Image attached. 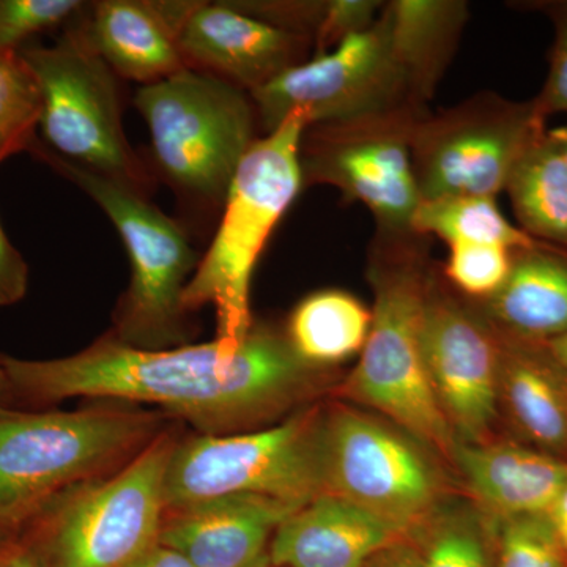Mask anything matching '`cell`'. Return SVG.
I'll return each instance as SVG.
<instances>
[{
    "instance_id": "23",
    "label": "cell",
    "mask_w": 567,
    "mask_h": 567,
    "mask_svg": "<svg viewBox=\"0 0 567 567\" xmlns=\"http://www.w3.org/2000/svg\"><path fill=\"white\" fill-rule=\"evenodd\" d=\"M505 192L528 237L567 249V166L551 130L522 156Z\"/></svg>"
},
{
    "instance_id": "15",
    "label": "cell",
    "mask_w": 567,
    "mask_h": 567,
    "mask_svg": "<svg viewBox=\"0 0 567 567\" xmlns=\"http://www.w3.org/2000/svg\"><path fill=\"white\" fill-rule=\"evenodd\" d=\"M188 69L251 93L305 62L308 37L276 28L233 2H186L177 29Z\"/></svg>"
},
{
    "instance_id": "13",
    "label": "cell",
    "mask_w": 567,
    "mask_h": 567,
    "mask_svg": "<svg viewBox=\"0 0 567 567\" xmlns=\"http://www.w3.org/2000/svg\"><path fill=\"white\" fill-rule=\"evenodd\" d=\"M423 107L339 125L309 126L301 142L305 183L330 185L363 204L382 234L412 233L420 207L412 137Z\"/></svg>"
},
{
    "instance_id": "33",
    "label": "cell",
    "mask_w": 567,
    "mask_h": 567,
    "mask_svg": "<svg viewBox=\"0 0 567 567\" xmlns=\"http://www.w3.org/2000/svg\"><path fill=\"white\" fill-rule=\"evenodd\" d=\"M29 267L0 224V306L20 303L28 293Z\"/></svg>"
},
{
    "instance_id": "1",
    "label": "cell",
    "mask_w": 567,
    "mask_h": 567,
    "mask_svg": "<svg viewBox=\"0 0 567 567\" xmlns=\"http://www.w3.org/2000/svg\"><path fill=\"white\" fill-rule=\"evenodd\" d=\"M11 398L52 404L71 398L118 399L163 406L200 435L245 432L315 393L322 369L305 364L286 334L254 323L240 342L141 350L111 334L71 357H0Z\"/></svg>"
},
{
    "instance_id": "12",
    "label": "cell",
    "mask_w": 567,
    "mask_h": 567,
    "mask_svg": "<svg viewBox=\"0 0 567 567\" xmlns=\"http://www.w3.org/2000/svg\"><path fill=\"white\" fill-rule=\"evenodd\" d=\"M249 96L265 133L290 114H301L309 126H319L424 107L413 100L394 61L382 11L371 28L284 71Z\"/></svg>"
},
{
    "instance_id": "18",
    "label": "cell",
    "mask_w": 567,
    "mask_h": 567,
    "mask_svg": "<svg viewBox=\"0 0 567 567\" xmlns=\"http://www.w3.org/2000/svg\"><path fill=\"white\" fill-rule=\"evenodd\" d=\"M451 462L496 520L548 516L567 487L566 461L509 443L457 442Z\"/></svg>"
},
{
    "instance_id": "17",
    "label": "cell",
    "mask_w": 567,
    "mask_h": 567,
    "mask_svg": "<svg viewBox=\"0 0 567 567\" xmlns=\"http://www.w3.org/2000/svg\"><path fill=\"white\" fill-rule=\"evenodd\" d=\"M409 539L388 522L333 494L298 507L276 529L274 567H365L388 547Z\"/></svg>"
},
{
    "instance_id": "5",
    "label": "cell",
    "mask_w": 567,
    "mask_h": 567,
    "mask_svg": "<svg viewBox=\"0 0 567 567\" xmlns=\"http://www.w3.org/2000/svg\"><path fill=\"white\" fill-rule=\"evenodd\" d=\"M175 442L158 436L114 476L54 496L20 536L41 567H126L158 543Z\"/></svg>"
},
{
    "instance_id": "38",
    "label": "cell",
    "mask_w": 567,
    "mask_h": 567,
    "mask_svg": "<svg viewBox=\"0 0 567 567\" xmlns=\"http://www.w3.org/2000/svg\"><path fill=\"white\" fill-rule=\"evenodd\" d=\"M9 399H11L9 377H7L2 360H0V410L7 409V402H9Z\"/></svg>"
},
{
    "instance_id": "28",
    "label": "cell",
    "mask_w": 567,
    "mask_h": 567,
    "mask_svg": "<svg viewBox=\"0 0 567 567\" xmlns=\"http://www.w3.org/2000/svg\"><path fill=\"white\" fill-rule=\"evenodd\" d=\"M494 567H566L548 516L499 518Z\"/></svg>"
},
{
    "instance_id": "40",
    "label": "cell",
    "mask_w": 567,
    "mask_h": 567,
    "mask_svg": "<svg viewBox=\"0 0 567 567\" xmlns=\"http://www.w3.org/2000/svg\"><path fill=\"white\" fill-rule=\"evenodd\" d=\"M18 533H20V529L10 528L7 527V525L0 524V550H2L7 544H10L11 540L18 536Z\"/></svg>"
},
{
    "instance_id": "29",
    "label": "cell",
    "mask_w": 567,
    "mask_h": 567,
    "mask_svg": "<svg viewBox=\"0 0 567 567\" xmlns=\"http://www.w3.org/2000/svg\"><path fill=\"white\" fill-rule=\"evenodd\" d=\"M447 248L445 275L462 293L487 301L505 286L513 268V249L491 244H458Z\"/></svg>"
},
{
    "instance_id": "7",
    "label": "cell",
    "mask_w": 567,
    "mask_h": 567,
    "mask_svg": "<svg viewBox=\"0 0 567 567\" xmlns=\"http://www.w3.org/2000/svg\"><path fill=\"white\" fill-rule=\"evenodd\" d=\"M134 106L147 125L164 178L186 196L223 207L238 166L257 140L249 93L204 71L185 69L141 85Z\"/></svg>"
},
{
    "instance_id": "41",
    "label": "cell",
    "mask_w": 567,
    "mask_h": 567,
    "mask_svg": "<svg viewBox=\"0 0 567 567\" xmlns=\"http://www.w3.org/2000/svg\"><path fill=\"white\" fill-rule=\"evenodd\" d=\"M557 532L559 544H561L563 550L567 551V518L565 520L551 522Z\"/></svg>"
},
{
    "instance_id": "6",
    "label": "cell",
    "mask_w": 567,
    "mask_h": 567,
    "mask_svg": "<svg viewBox=\"0 0 567 567\" xmlns=\"http://www.w3.org/2000/svg\"><path fill=\"white\" fill-rule=\"evenodd\" d=\"M31 152L87 194L125 245L132 279L115 311L112 338L141 350L185 346L189 312L183 306V293L197 259L181 224L148 203L144 194L52 155L40 141Z\"/></svg>"
},
{
    "instance_id": "10",
    "label": "cell",
    "mask_w": 567,
    "mask_h": 567,
    "mask_svg": "<svg viewBox=\"0 0 567 567\" xmlns=\"http://www.w3.org/2000/svg\"><path fill=\"white\" fill-rule=\"evenodd\" d=\"M320 466L323 494L349 499L406 537L442 507V477L427 447L352 406L322 412Z\"/></svg>"
},
{
    "instance_id": "9",
    "label": "cell",
    "mask_w": 567,
    "mask_h": 567,
    "mask_svg": "<svg viewBox=\"0 0 567 567\" xmlns=\"http://www.w3.org/2000/svg\"><path fill=\"white\" fill-rule=\"evenodd\" d=\"M320 420L316 406L271 427L175 443L164 476L167 513L227 495L311 502L323 494Z\"/></svg>"
},
{
    "instance_id": "31",
    "label": "cell",
    "mask_w": 567,
    "mask_h": 567,
    "mask_svg": "<svg viewBox=\"0 0 567 567\" xmlns=\"http://www.w3.org/2000/svg\"><path fill=\"white\" fill-rule=\"evenodd\" d=\"M539 9L554 24L547 78L536 99H533L536 111L547 121L551 115H567V2H544Z\"/></svg>"
},
{
    "instance_id": "30",
    "label": "cell",
    "mask_w": 567,
    "mask_h": 567,
    "mask_svg": "<svg viewBox=\"0 0 567 567\" xmlns=\"http://www.w3.org/2000/svg\"><path fill=\"white\" fill-rule=\"evenodd\" d=\"M84 6L80 0H0V52L21 51L25 41L73 20Z\"/></svg>"
},
{
    "instance_id": "2",
    "label": "cell",
    "mask_w": 567,
    "mask_h": 567,
    "mask_svg": "<svg viewBox=\"0 0 567 567\" xmlns=\"http://www.w3.org/2000/svg\"><path fill=\"white\" fill-rule=\"evenodd\" d=\"M412 233L383 234L369 279L374 308L368 341L346 380L344 394L375 410L427 450L453 461L456 435L436 401L423 347L429 279Z\"/></svg>"
},
{
    "instance_id": "22",
    "label": "cell",
    "mask_w": 567,
    "mask_h": 567,
    "mask_svg": "<svg viewBox=\"0 0 567 567\" xmlns=\"http://www.w3.org/2000/svg\"><path fill=\"white\" fill-rule=\"evenodd\" d=\"M502 346L499 402H505L514 424L544 453H566L567 383L563 372L546 349L544 354L537 353L532 342L511 338Z\"/></svg>"
},
{
    "instance_id": "24",
    "label": "cell",
    "mask_w": 567,
    "mask_h": 567,
    "mask_svg": "<svg viewBox=\"0 0 567 567\" xmlns=\"http://www.w3.org/2000/svg\"><path fill=\"white\" fill-rule=\"evenodd\" d=\"M371 323L372 311L353 295L322 290L293 309L286 338L305 364L323 369L361 353Z\"/></svg>"
},
{
    "instance_id": "8",
    "label": "cell",
    "mask_w": 567,
    "mask_h": 567,
    "mask_svg": "<svg viewBox=\"0 0 567 567\" xmlns=\"http://www.w3.org/2000/svg\"><path fill=\"white\" fill-rule=\"evenodd\" d=\"M41 91L40 144L52 155L147 194L151 175L126 140L117 80L84 22L51 47H22Z\"/></svg>"
},
{
    "instance_id": "37",
    "label": "cell",
    "mask_w": 567,
    "mask_h": 567,
    "mask_svg": "<svg viewBox=\"0 0 567 567\" xmlns=\"http://www.w3.org/2000/svg\"><path fill=\"white\" fill-rule=\"evenodd\" d=\"M555 365L567 377V333L543 344Z\"/></svg>"
},
{
    "instance_id": "36",
    "label": "cell",
    "mask_w": 567,
    "mask_h": 567,
    "mask_svg": "<svg viewBox=\"0 0 567 567\" xmlns=\"http://www.w3.org/2000/svg\"><path fill=\"white\" fill-rule=\"evenodd\" d=\"M0 567H41L29 544L18 536L0 550Z\"/></svg>"
},
{
    "instance_id": "11",
    "label": "cell",
    "mask_w": 567,
    "mask_h": 567,
    "mask_svg": "<svg viewBox=\"0 0 567 567\" xmlns=\"http://www.w3.org/2000/svg\"><path fill=\"white\" fill-rule=\"evenodd\" d=\"M546 123L533 100L513 102L495 93L473 96L439 115L425 114L412 137L421 200L496 199Z\"/></svg>"
},
{
    "instance_id": "32",
    "label": "cell",
    "mask_w": 567,
    "mask_h": 567,
    "mask_svg": "<svg viewBox=\"0 0 567 567\" xmlns=\"http://www.w3.org/2000/svg\"><path fill=\"white\" fill-rule=\"evenodd\" d=\"M383 3L375 0H330L322 24L316 32L317 54L333 50L341 41L371 28L380 17Z\"/></svg>"
},
{
    "instance_id": "16",
    "label": "cell",
    "mask_w": 567,
    "mask_h": 567,
    "mask_svg": "<svg viewBox=\"0 0 567 567\" xmlns=\"http://www.w3.org/2000/svg\"><path fill=\"white\" fill-rule=\"evenodd\" d=\"M260 495H227L166 513L158 543L196 567H274L276 529L298 507Z\"/></svg>"
},
{
    "instance_id": "21",
    "label": "cell",
    "mask_w": 567,
    "mask_h": 567,
    "mask_svg": "<svg viewBox=\"0 0 567 567\" xmlns=\"http://www.w3.org/2000/svg\"><path fill=\"white\" fill-rule=\"evenodd\" d=\"M391 52L413 100L432 99L468 21L461 0H394L382 9Z\"/></svg>"
},
{
    "instance_id": "35",
    "label": "cell",
    "mask_w": 567,
    "mask_h": 567,
    "mask_svg": "<svg viewBox=\"0 0 567 567\" xmlns=\"http://www.w3.org/2000/svg\"><path fill=\"white\" fill-rule=\"evenodd\" d=\"M126 567H196L174 548L156 543Z\"/></svg>"
},
{
    "instance_id": "26",
    "label": "cell",
    "mask_w": 567,
    "mask_h": 567,
    "mask_svg": "<svg viewBox=\"0 0 567 567\" xmlns=\"http://www.w3.org/2000/svg\"><path fill=\"white\" fill-rule=\"evenodd\" d=\"M41 91L21 51L0 52V163L29 151L37 141Z\"/></svg>"
},
{
    "instance_id": "3",
    "label": "cell",
    "mask_w": 567,
    "mask_h": 567,
    "mask_svg": "<svg viewBox=\"0 0 567 567\" xmlns=\"http://www.w3.org/2000/svg\"><path fill=\"white\" fill-rule=\"evenodd\" d=\"M308 121L290 114L256 140L238 166L223 204L221 223L183 293L193 312L216 311V339L244 341L252 330L251 284L268 238L303 188L301 142Z\"/></svg>"
},
{
    "instance_id": "39",
    "label": "cell",
    "mask_w": 567,
    "mask_h": 567,
    "mask_svg": "<svg viewBox=\"0 0 567 567\" xmlns=\"http://www.w3.org/2000/svg\"><path fill=\"white\" fill-rule=\"evenodd\" d=\"M555 140H557L559 148H561L563 158H565L567 166V121L565 125L558 126V128L551 130Z\"/></svg>"
},
{
    "instance_id": "20",
    "label": "cell",
    "mask_w": 567,
    "mask_h": 567,
    "mask_svg": "<svg viewBox=\"0 0 567 567\" xmlns=\"http://www.w3.org/2000/svg\"><path fill=\"white\" fill-rule=\"evenodd\" d=\"M491 319L511 338L546 344L567 333V249L540 244L514 251L505 286L487 300Z\"/></svg>"
},
{
    "instance_id": "27",
    "label": "cell",
    "mask_w": 567,
    "mask_h": 567,
    "mask_svg": "<svg viewBox=\"0 0 567 567\" xmlns=\"http://www.w3.org/2000/svg\"><path fill=\"white\" fill-rule=\"evenodd\" d=\"M421 532L425 535L423 567H492L476 511L440 507Z\"/></svg>"
},
{
    "instance_id": "25",
    "label": "cell",
    "mask_w": 567,
    "mask_h": 567,
    "mask_svg": "<svg viewBox=\"0 0 567 567\" xmlns=\"http://www.w3.org/2000/svg\"><path fill=\"white\" fill-rule=\"evenodd\" d=\"M412 233L432 235L447 246L502 245L513 251L537 244L499 210L494 197L447 196L421 200L413 216Z\"/></svg>"
},
{
    "instance_id": "19",
    "label": "cell",
    "mask_w": 567,
    "mask_h": 567,
    "mask_svg": "<svg viewBox=\"0 0 567 567\" xmlns=\"http://www.w3.org/2000/svg\"><path fill=\"white\" fill-rule=\"evenodd\" d=\"M85 31L110 69L137 84H153L188 69L162 0L96 2Z\"/></svg>"
},
{
    "instance_id": "14",
    "label": "cell",
    "mask_w": 567,
    "mask_h": 567,
    "mask_svg": "<svg viewBox=\"0 0 567 567\" xmlns=\"http://www.w3.org/2000/svg\"><path fill=\"white\" fill-rule=\"evenodd\" d=\"M423 347L436 401L457 442H486L498 415L502 342L465 306L429 286Z\"/></svg>"
},
{
    "instance_id": "4",
    "label": "cell",
    "mask_w": 567,
    "mask_h": 567,
    "mask_svg": "<svg viewBox=\"0 0 567 567\" xmlns=\"http://www.w3.org/2000/svg\"><path fill=\"white\" fill-rule=\"evenodd\" d=\"M158 425V415L112 406L0 410V524L21 529L54 496L141 453Z\"/></svg>"
},
{
    "instance_id": "34",
    "label": "cell",
    "mask_w": 567,
    "mask_h": 567,
    "mask_svg": "<svg viewBox=\"0 0 567 567\" xmlns=\"http://www.w3.org/2000/svg\"><path fill=\"white\" fill-rule=\"evenodd\" d=\"M365 567H423V554L409 537L388 547Z\"/></svg>"
}]
</instances>
